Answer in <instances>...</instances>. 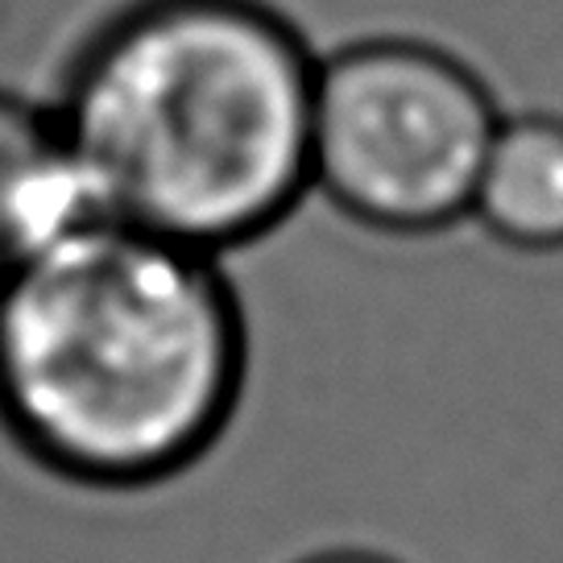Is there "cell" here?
Returning <instances> with one entry per match:
<instances>
[{"label": "cell", "instance_id": "1", "mask_svg": "<svg viewBox=\"0 0 563 563\" xmlns=\"http://www.w3.org/2000/svg\"><path fill=\"white\" fill-rule=\"evenodd\" d=\"M245 386L224 257L96 216L0 282V435L58 485H170L224 443Z\"/></svg>", "mask_w": 563, "mask_h": 563}, {"label": "cell", "instance_id": "2", "mask_svg": "<svg viewBox=\"0 0 563 563\" xmlns=\"http://www.w3.org/2000/svg\"><path fill=\"white\" fill-rule=\"evenodd\" d=\"M316 75L269 0H124L70 51L51 117L100 216L229 257L311 195Z\"/></svg>", "mask_w": 563, "mask_h": 563}, {"label": "cell", "instance_id": "3", "mask_svg": "<svg viewBox=\"0 0 563 563\" xmlns=\"http://www.w3.org/2000/svg\"><path fill=\"white\" fill-rule=\"evenodd\" d=\"M501 108L473 63L419 37H361L319 58L311 195L377 236L468 220Z\"/></svg>", "mask_w": 563, "mask_h": 563}, {"label": "cell", "instance_id": "4", "mask_svg": "<svg viewBox=\"0 0 563 563\" xmlns=\"http://www.w3.org/2000/svg\"><path fill=\"white\" fill-rule=\"evenodd\" d=\"M96 216L51 104L0 88V282Z\"/></svg>", "mask_w": 563, "mask_h": 563}, {"label": "cell", "instance_id": "5", "mask_svg": "<svg viewBox=\"0 0 563 563\" xmlns=\"http://www.w3.org/2000/svg\"><path fill=\"white\" fill-rule=\"evenodd\" d=\"M468 220L522 257L563 253V117H501L476 175Z\"/></svg>", "mask_w": 563, "mask_h": 563}, {"label": "cell", "instance_id": "6", "mask_svg": "<svg viewBox=\"0 0 563 563\" xmlns=\"http://www.w3.org/2000/svg\"><path fill=\"white\" fill-rule=\"evenodd\" d=\"M299 563H398L394 555H382V551H369V547H332V551H319V555H307Z\"/></svg>", "mask_w": 563, "mask_h": 563}]
</instances>
